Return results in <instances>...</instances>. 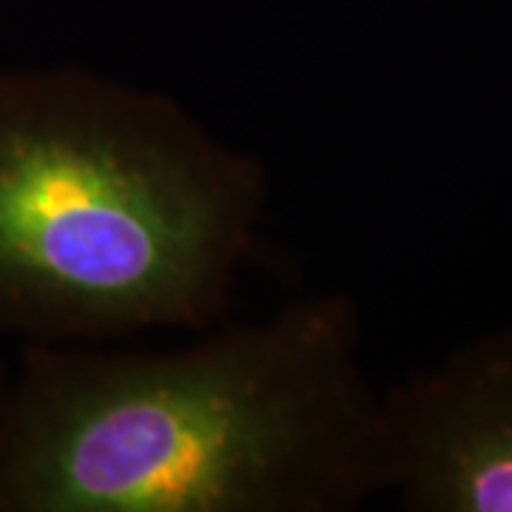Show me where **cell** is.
Segmentation results:
<instances>
[{"instance_id":"obj_3","label":"cell","mask_w":512,"mask_h":512,"mask_svg":"<svg viewBox=\"0 0 512 512\" xmlns=\"http://www.w3.org/2000/svg\"><path fill=\"white\" fill-rule=\"evenodd\" d=\"M390 493L413 512H512V330L384 390Z\"/></svg>"},{"instance_id":"obj_2","label":"cell","mask_w":512,"mask_h":512,"mask_svg":"<svg viewBox=\"0 0 512 512\" xmlns=\"http://www.w3.org/2000/svg\"><path fill=\"white\" fill-rule=\"evenodd\" d=\"M268 168L163 89L0 66V333L128 342L222 322Z\"/></svg>"},{"instance_id":"obj_4","label":"cell","mask_w":512,"mask_h":512,"mask_svg":"<svg viewBox=\"0 0 512 512\" xmlns=\"http://www.w3.org/2000/svg\"><path fill=\"white\" fill-rule=\"evenodd\" d=\"M9 379H12V365L6 362V356H3V350H0V410H3V402H6Z\"/></svg>"},{"instance_id":"obj_1","label":"cell","mask_w":512,"mask_h":512,"mask_svg":"<svg viewBox=\"0 0 512 512\" xmlns=\"http://www.w3.org/2000/svg\"><path fill=\"white\" fill-rule=\"evenodd\" d=\"M165 350L23 342L0 512H353L390 493L384 390L345 291Z\"/></svg>"}]
</instances>
